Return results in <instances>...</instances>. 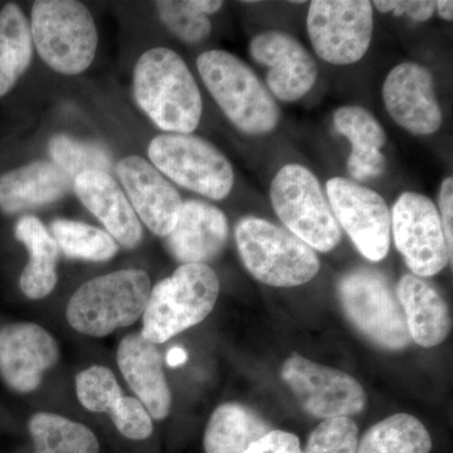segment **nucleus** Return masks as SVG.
Segmentation results:
<instances>
[{"label":"nucleus","instance_id":"obj_37","mask_svg":"<svg viewBox=\"0 0 453 453\" xmlns=\"http://www.w3.org/2000/svg\"><path fill=\"white\" fill-rule=\"evenodd\" d=\"M436 12V2L432 0H410L407 16L416 22H427Z\"/></svg>","mask_w":453,"mask_h":453},{"label":"nucleus","instance_id":"obj_18","mask_svg":"<svg viewBox=\"0 0 453 453\" xmlns=\"http://www.w3.org/2000/svg\"><path fill=\"white\" fill-rule=\"evenodd\" d=\"M226 238L228 222L222 211L208 203L188 201L166 235V246L173 257L183 265H205L219 255Z\"/></svg>","mask_w":453,"mask_h":453},{"label":"nucleus","instance_id":"obj_11","mask_svg":"<svg viewBox=\"0 0 453 453\" xmlns=\"http://www.w3.org/2000/svg\"><path fill=\"white\" fill-rule=\"evenodd\" d=\"M396 250L417 277L437 275L452 265L436 205L428 196L405 192L390 214Z\"/></svg>","mask_w":453,"mask_h":453},{"label":"nucleus","instance_id":"obj_25","mask_svg":"<svg viewBox=\"0 0 453 453\" xmlns=\"http://www.w3.org/2000/svg\"><path fill=\"white\" fill-rule=\"evenodd\" d=\"M273 431L257 413L238 403L219 405L204 432L205 453H242Z\"/></svg>","mask_w":453,"mask_h":453},{"label":"nucleus","instance_id":"obj_8","mask_svg":"<svg viewBox=\"0 0 453 453\" xmlns=\"http://www.w3.org/2000/svg\"><path fill=\"white\" fill-rule=\"evenodd\" d=\"M342 309L366 338L381 348L401 350L411 342L405 316L392 286L380 271L356 268L340 279Z\"/></svg>","mask_w":453,"mask_h":453},{"label":"nucleus","instance_id":"obj_2","mask_svg":"<svg viewBox=\"0 0 453 453\" xmlns=\"http://www.w3.org/2000/svg\"><path fill=\"white\" fill-rule=\"evenodd\" d=\"M203 82L237 129L264 135L276 129L280 111L251 68L226 50H208L196 59Z\"/></svg>","mask_w":453,"mask_h":453},{"label":"nucleus","instance_id":"obj_7","mask_svg":"<svg viewBox=\"0 0 453 453\" xmlns=\"http://www.w3.org/2000/svg\"><path fill=\"white\" fill-rule=\"evenodd\" d=\"M271 203L290 234L310 249L329 252L342 241V229L318 178L305 166L288 164L273 178Z\"/></svg>","mask_w":453,"mask_h":453},{"label":"nucleus","instance_id":"obj_40","mask_svg":"<svg viewBox=\"0 0 453 453\" xmlns=\"http://www.w3.org/2000/svg\"><path fill=\"white\" fill-rule=\"evenodd\" d=\"M436 11L438 16L442 18L447 22H451L453 19V2L451 0H438L436 2Z\"/></svg>","mask_w":453,"mask_h":453},{"label":"nucleus","instance_id":"obj_14","mask_svg":"<svg viewBox=\"0 0 453 453\" xmlns=\"http://www.w3.org/2000/svg\"><path fill=\"white\" fill-rule=\"evenodd\" d=\"M383 100L390 118L414 135H431L442 124L434 77L425 65H395L384 81Z\"/></svg>","mask_w":453,"mask_h":453},{"label":"nucleus","instance_id":"obj_28","mask_svg":"<svg viewBox=\"0 0 453 453\" xmlns=\"http://www.w3.org/2000/svg\"><path fill=\"white\" fill-rule=\"evenodd\" d=\"M35 451L46 453H98L96 434L81 423L53 413H37L29 421Z\"/></svg>","mask_w":453,"mask_h":453},{"label":"nucleus","instance_id":"obj_13","mask_svg":"<svg viewBox=\"0 0 453 453\" xmlns=\"http://www.w3.org/2000/svg\"><path fill=\"white\" fill-rule=\"evenodd\" d=\"M327 201L339 226L356 244L357 251L372 262L387 257L390 249V211L374 190L347 178L326 183Z\"/></svg>","mask_w":453,"mask_h":453},{"label":"nucleus","instance_id":"obj_31","mask_svg":"<svg viewBox=\"0 0 453 453\" xmlns=\"http://www.w3.org/2000/svg\"><path fill=\"white\" fill-rule=\"evenodd\" d=\"M79 401L91 412H111L122 398L121 388L115 375L106 366L94 365L76 377Z\"/></svg>","mask_w":453,"mask_h":453},{"label":"nucleus","instance_id":"obj_21","mask_svg":"<svg viewBox=\"0 0 453 453\" xmlns=\"http://www.w3.org/2000/svg\"><path fill=\"white\" fill-rule=\"evenodd\" d=\"M411 339L423 348L445 342L451 330L449 306L440 292L421 277L404 275L396 288Z\"/></svg>","mask_w":453,"mask_h":453},{"label":"nucleus","instance_id":"obj_22","mask_svg":"<svg viewBox=\"0 0 453 453\" xmlns=\"http://www.w3.org/2000/svg\"><path fill=\"white\" fill-rule=\"evenodd\" d=\"M334 127L351 144L349 174L357 181L380 177L387 168L381 153L387 135L375 116L365 107L342 106L334 113Z\"/></svg>","mask_w":453,"mask_h":453},{"label":"nucleus","instance_id":"obj_1","mask_svg":"<svg viewBox=\"0 0 453 453\" xmlns=\"http://www.w3.org/2000/svg\"><path fill=\"white\" fill-rule=\"evenodd\" d=\"M134 96L157 127L189 135L203 112L201 91L178 53L164 47L140 57L134 73Z\"/></svg>","mask_w":453,"mask_h":453},{"label":"nucleus","instance_id":"obj_5","mask_svg":"<svg viewBox=\"0 0 453 453\" xmlns=\"http://www.w3.org/2000/svg\"><path fill=\"white\" fill-rule=\"evenodd\" d=\"M238 251L247 271L273 288H294L311 281L320 261L314 250L288 229L247 217L235 226Z\"/></svg>","mask_w":453,"mask_h":453},{"label":"nucleus","instance_id":"obj_38","mask_svg":"<svg viewBox=\"0 0 453 453\" xmlns=\"http://www.w3.org/2000/svg\"><path fill=\"white\" fill-rule=\"evenodd\" d=\"M188 4L204 16L217 13L223 7V2H217V0H188Z\"/></svg>","mask_w":453,"mask_h":453},{"label":"nucleus","instance_id":"obj_4","mask_svg":"<svg viewBox=\"0 0 453 453\" xmlns=\"http://www.w3.org/2000/svg\"><path fill=\"white\" fill-rule=\"evenodd\" d=\"M219 280L207 265H181L151 288L142 319V335L153 344L202 323L216 305Z\"/></svg>","mask_w":453,"mask_h":453},{"label":"nucleus","instance_id":"obj_26","mask_svg":"<svg viewBox=\"0 0 453 453\" xmlns=\"http://www.w3.org/2000/svg\"><path fill=\"white\" fill-rule=\"evenodd\" d=\"M31 61V27L17 4H7L0 11V97L13 88Z\"/></svg>","mask_w":453,"mask_h":453},{"label":"nucleus","instance_id":"obj_16","mask_svg":"<svg viewBox=\"0 0 453 453\" xmlns=\"http://www.w3.org/2000/svg\"><path fill=\"white\" fill-rule=\"evenodd\" d=\"M58 359L55 338L40 325L17 323L0 329V377L9 388L33 392Z\"/></svg>","mask_w":453,"mask_h":453},{"label":"nucleus","instance_id":"obj_3","mask_svg":"<svg viewBox=\"0 0 453 453\" xmlns=\"http://www.w3.org/2000/svg\"><path fill=\"white\" fill-rule=\"evenodd\" d=\"M150 292V277L144 271H116L83 283L71 297L65 316L76 332L103 338L136 323Z\"/></svg>","mask_w":453,"mask_h":453},{"label":"nucleus","instance_id":"obj_10","mask_svg":"<svg viewBox=\"0 0 453 453\" xmlns=\"http://www.w3.org/2000/svg\"><path fill=\"white\" fill-rule=\"evenodd\" d=\"M372 5L366 0H314L306 26L316 55L327 64H357L371 46Z\"/></svg>","mask_w":453,"mask_h":453},{"label":"nucleus","instance_id":"obj_32","mask_svg":"<svg viewBox=\"0 0 453 453\" xmlns=\"http://www.w3.org/2000/svg\"><path fill=\"white\" fill-rule=\"evenodd\" d=\"M359 428L349 417L325 419L310 434L303 453H357Z\"/></svg>","mask_w":453,"mask_h":453},{"label":"nucleus","instance_id":"obj_17","mask_svg":"<svg viewBox=\"0 0 453 453\" xmlns=\"http://www.w3.org/2000/svg\"><path fill=\"white\" fill-rule=\"evenodd\" d=\"M116 173L142 222L153 234L166 237L183 205L174 187L140 157H125L116 166Z\"/></svg>","mask_w":453,"mask_h":453},{"label":"nucleus","instance_id":"obj_33","mask_svg":"<svg viewBox=\"0 0 453 453\" xmlns=\"http://www.w3.org/2000/svg\"><path fill=\"white\" fill-rule=\"evenodd\" d=\"M160 19L173 35L187 43H198L211 31L210 18L190 8L188 2L155 3Z\"/></svg>","mask_w":453,"mask_h":453},{"label":"nucleus","instance_id":"obj_19","mask_svg":"<svg viewBox=\"0 0 453 453\" xmlns=\"http://www.w3.org/2000/svg\"><path fill=\"white\" fill-rule=\"evenodd\" d=\"M119 368L153 418H166L172 407V393L163 369V357L157 344L142 334H130L118 349Z\"/></svg>","mask_w":453,"mask_h":453},{"label":"nucleus","instance_id":"obj_9","mask_svg":"<svg viewBox=\"0 0 453 453\" xmlns=\"http://www.w3.org/2000/svg\"><path fill=\"white\" fill-rule=\"evenodd\" d=\"M151 162L178 186L219 201L231 193L234 172L216 146L198 136L164 134L149 146Z\"/></svg>","mask_w":453,"mask_h":453},{"label":"nucleus","instance_id":"obj_23","mask_svg":"<svg viewBox=\"0 0 453 453\" xmlns=\"http://www.w3.org/2000/svg\"><path fill=\"white\" fill-rule=\"evenodd\" d=\"M73 179L49 162H35L0 177V210L17 213L58 201Z\"/></svg>","mask_w":453,"mask_h":453},{"label":"nucleus","instance_id":"obj_34","mask_svg":"<svg viewBox=\"0 0 453 453\" xmlns=\"http://www.w3.org/2000/svg\"><path fill=\"white\" fill-rule=\"evenodd\" d=\"M110 416L118 431L129 440H146L153 434V419L139 399L122 396Z\"/></svg>","mask_w":453,"mask_h":453},{"label":"nucleus","instance_id":"obj_6","mask_svg":"<svg viewBox=\"0 0 453 453\" xmlns=\"http://www.w3.org/2000/svg\"><path fill=\"white\" fill-rule=\"evenodd\" d=\"M31 35L42 59L57 73L79 74L94 61L98 42L96 26L82 3H33Z\"/></svg>","mask_w":453,"mask_h":453},{"label":"nucleus","instance_id":"obj_12","mask_svg":"<svg viewBox=\"0 0 453 453\" xmlns=\"http://www.w3.org/2000/svg\"><path fill=\"white\" fill-rule=\"evenodd\" d=\"M281 374L303 410L318 418L356 416L365 410L362 384L339 369L294 353L283 363Z\"/></svg>","mask_w":453,"mask_h":453},{"label":"nucleus","instance_id":"obj_36","mask_svg":"<svg viewBox=\"0 0 453 453\" xmlns=\"http://www.w3.org/2000/svg\"><path fill=\"white\" fill-rule=\"evenodd\" d=\"M438 205L441 211V225L445 234L447 246H449V256L453 257V179L446 178L441 186Z\"/></svg>","mask_w":453,"mask_h":453},{"label":"nucleus","instance_id":"obj_30","mask_svg":"<svg viewBox=\"0 0 453 453\" xmlns=\"http://www.w3.org/2000/svg\"><path fill=\"white\" fill-rule=\"evenodd\" d=\"M50 154L58 168L71 179L83 173L104 172L109 174L111 160L105 148L89 142H77L65 135L50 139Z\"/></svg>","mask_w":453,"mask_h":453},{"label":"nucleus","instance_id":"obj_27","mask_svg":"<svg viewBox=\"0 0 453 453\" xmlns=\"http://www.w3.org/2000/svg\"><path fill=\"white\" fill-rule=\"evenodd\" d=\"M432 438L418 418L398 413L378 422L357 443V453H429Z\"/></svg>","mask_w":453,"mask_h":453},{"label":"nucleus","instance_id":"obj_39","mask_svg":"<svg viewBox=\"0 0 453 453\" xmlns=\"http://www.w3.org/2000/svg\"><path fill=\"white\" fill-rule=\"evenodd\" d=\"M187 360L188 353L183 348L173 347L168 351V354H166L165 362L170 368H177V366L183 365L184 363H187Z\"/></svg>","mask_w":453,"mask_h":453},{"label":"nucleus","instance_id":"obj_29","mask_svg":"<svg viewBox=\"0 0 453 453\" xmlns=\"http://www.w3.org/2000/svg\"><path fill=\"white\" fill-rule=\"evenodd\" d=\"M50 231L58 249L70 258L103 262L118 253V244L111 235L96 226L76 220L57 219L50 226Z\"/></svg>","mask_w":453,"mask_h":453},{"label":"nucleus","instance_id":"obj_24","mask_svg":"<svg viewBox=\"0 0 453 453\" xmlns=\"http://www.w3.org/2000/svg\"><path fill=\"white\" fill-rule=\"evenodd\" d=\"M16 237L29 252V262L20 276V288L29 299H43L57 285L58 244L43 223L31 216L18 220Z\"/></svg>","mask_w":453,"mask_h":453},{"label":"nucleus","instance_id":"obj_20","mask_svg":"<svg viewBox=\"0 0 453 453\" xmlns=\"http://www.w3.org/2000/svg\"><path fill=\"white\" fill-rule=\"evenodd\" d=\"M80 201L106 226L121 246L134 249L142 238V223L121 188L110 174L88 172L73 179Z\"/></svg>","mask_w":453,"mask_h":453},{"label":"nucleus","instance_id":"obj_35","mask_svg":"<svg viewBox=\"0 0 453 453\" xmlns=\"http://www.w3.org/2000/svg\"><path fill=\"white\" fill-rule=\"evenodd\" d=\"M242 453H303L299 437L290 432L273 429L247 447Z\"/></svg>","mask_w":453,"mask_h":453},{"label":"nucleus","instance_id":"obj_15","mask_svg":"<svg viewBox=\"0 0 453 453\" xmlns=\"http://www.w3.org/2000/svg\"><path fill=\"white\" fill-rule=\"evenodd\" d=\"M257 64L268 68L267 89L283 103H294L314 88L318 67L296 38L288 33H259L250 44Z\"/></svg>","mask_w":453,"mask_h":453},{"label":"nucleus","instance_id":"obj_41","mask_svg":"<svg viewBox=\"0 0 453 453\" xmlns=\"http://www.w3.org/2000/svg\"><path fill=\"white\" fill-rule=\"evenodd\" d=\"M35 453H46V452H40V451H35Z\"/></svg>","mask_w":453,"mask_h":453}]
</instances>
